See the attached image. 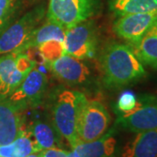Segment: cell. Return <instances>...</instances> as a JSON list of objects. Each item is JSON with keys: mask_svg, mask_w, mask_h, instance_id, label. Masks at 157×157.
Wrapping results in <instances>:
<instances>
[{"mask_svg": "<svg viewBox=\"0 0 157 157\" xmlns=\"http://www.w3.org/2000/svg\"><path fill=\"white\" fill-rule=\"evenodd\" d=\"M101 68L107 86L117 87L130 84L145 76L142 63L128 45L112 43L101 56Z\"/></svg>", "mask_w": 157, "mask_h": 157, "instance_id": "obj_1", "label": "cell"}, {"mask_svg": "<svg viewBox=\"0 0 157 157\" xmlns=\"http://www.w3.org/2000/svg\"><path fill=\"white\" fill-rule=\"evenodd\" d=\"M42 9H36L24 17L0 35V54L23 52L28 49V43L43 17Z\"/></svg>", "mask_w": 157, "mask_h": 157, "instance_id": "obj_4", "label": "cell"}, {"mask_svg": "<svg viewBox=\"0 0 157 157\" xmlns=\"http://www.w3.org/2000/svg\"><path fill=\"white\" fill-rule=\"evenodd\" d=\"M6 23V21H4V20H0V29H1V27L4 25V24Z\"/></svg>", "mask_w": 157, "mask_h": 157, "instance_id": "obj_26", "label": "cell"}, {"mask_svg": "<svg viewBox=\"0 0 157 157\" xmlns=\"http://www.w3.org/2000/svg\"><path fill=\"white\" fill-rule=\"evenodd\" d=\"M16 0H0V20L6 21L15 6Z\"/></svg>", "mask_w": 157, "mask_h": 157, "instance_id": "obj_22", "label": "cell"}, {"mask_svg": "<svg viewBox=\"0 0 157 157\" xmlns=\"http://www.w3.org/2000/svg\"><path fill=\"white\" fill-rule=\"evenodd\" d=\"M111 11L119 17L157 11V0H112Z\"/></svg>", "mask_w": 157, "mask_h": 157, "instance_id": "obj_17", "label": "cell"}, {"mask_svg": "<svg viewBox=\"0 0 157 157\" xmlns=\"http://www.w3.org/2000/svg\"><path fill=\"white\" fill-rule=\"evenodd\" d=\"M132 49L141 63L157 68V24L132 46Z\"/></svg>", "mask_w": 157, "mask_h": 157, "instance_id": "obj_16", "label": "cell"}, {"mask_svg": "<svg viewBox=\"0 0 157 157\" xmlns=\"http://www.w3.org/2000/svg\"><path fill=\"white\" fill-rule=\"evenodd\" d=\"M21 108L10 100H0V146L13 141L22 128Z\"/></svg>", "mask_w": 157, "mask_h": 157, "instance_id": "obj_11", "label": "cell"}, {"mask_svg": "<svg viewBox=\"0 0 157 157\" xmlns=\"http://www.w3.org/2000/svg\"><path fill=\"white\" fill-rule=\"evenodd\" d=\"M30 132L33 136L39 151L56 147V135L50 125L43 121H35L32 125Z\"/></svg>", "mask_w": 157, "mask_h": 157, "instance_id": "obj_19", "label": "cell"}, {"mask_svg": "<svg viewBox=\"0 0 157 157\" xmlns=\"http://www.w3.org/2000/svg\"><path fill=\"white\" fill-rule=\"evenodd\" d=\"M64 48L67 54L80 60L93 58L96 51L94 30L85 21L67 29L64 39Z\"/></svg>", "mask_w": 157, "mask_h": 157, "instance_id": "obj_7", "label": "cell"}, {"mask_svg": "<svg viewBox=\"0 0 157 157\" xmlns=\"http://www.w3.org/2000/svg\"><path fill=\"white\" fill-rule=\"evenodd\" d=\"M156 24L157 11L129 14L119 17L114 22L113 31L133 46Z\"/></svg>", "mask_w": 157, "mask_h": 157, "instance_id": "obj_8", "label": "cell"}, {"mask_svg": "<svg viewBox=\"0 0 157 157\" xmlns=\"http://www.w3.org/2000/svg\"><path fill=\"white\" fill-rule=\"evenodd\" d=\"M117 123L136 134L157 130V97L138 100L132 111L120 114Z\"/></svg>", "mask_w": 157, "mask_h": 157, "instance_id": "obj_6", "label": "cell"}, {"mask_svg": "<svg viewBox=\"0 0 157 157\" xmlns=\"http://www.w3.org/2000/svg\"><path fill=\"white\" fill-rule=\"evenodd\" d=\"M46 64L57 78L67 83H83L89 76V70L84 63L67 53Z\"/></svg>", "mask_w": 157, "mask_h": 157, "instance_id": "obj_10", "label": "cell"}, {"mask_svg": "<svg viewBox=\"0 0 157 157\" xmlns=\"http://www.w3.org/2000/svg\"><path fill=\"white\" fill-rule=\"evenodd\" d=\"M17 56V52H14L0 57V97L12 94L26 76L16 67Z\"/></svg>", "mask_w": 157, "mask_h": 157, "instance_id": "obj_12", "label": "cell"}, {"mask_svg": "<svg viewBox=\"0 0 157 157\" xmlns=\"http://www.w3.org/2000/svg\"><path fill=\"white\" fill-rule=\"evenodd\" d=\"M35 152H40L30 131L21 128L15 140L0 146V157H25Z\"/></svg>", "mask_w": 157, "mask_h": 157, "instance_id": "obj_14", "label": "cell"}, {"mask_svg": "<svg viewBox=\"0 0 157 157\" xmlns=\"http://www.w3.org/2000/svg\"><path fill=\"white\" fill-rule=\"evenodd\" d=\"M122 157H157V130L138 133L124 147Z\"/></svg>", "mask_w": 157, "mask_h": 157, "instance_id": "obj_13", "label": "cell"}, {"mask_svg": "<svg viewBox=\"0 0 157 157\" xmlns=\"http://www.w3.org/2000/svg\"><path fill=\"white\" fill-rule=\"evenodd\" d=\"M66 157H80L78 155V154L77 152L75 151L74 149H73V151L71 152H68V154L67 155V156Z\"/></svg>", "mask_w": 157, "mask_h": 157, "instance_id": "obj_24", "label": "cell"}, {"mask_svg": "<svg viewBox=\"0 0 157 157\" xmlns=\"http://www.w3.org/2000/svg\"><path fill=\"white\" fill-rule=\"evenodd\" d=\"M95 0H49L48 20L65 30L84 22L93 14Z\"/></svg>", "mask_w": 157, "mask_h": 157, "instance_id": "obj_5", "label": "cell"}, {"mask_svg": "<svg viewBox=\"0 0 157 157\" xmlns=\"http://www.w3.org/2000/svg\"><path fill=\"white\" fill-rule=\"evenodd\" d=\"M86 101V98L83 94L65 90L58 95L52 108L53 128L59 135L66 139L73 149L78 144V115Z\"/></svg>", "mask_w": 157, "mask_h": 157, "instance_id": "obj_2", "label": "cell"}, {"mask_svg": "<svg viewBox=\"0 0 157 157\" xmlns=\"http://www.w3.org/2000/svg\"><path fill=\"white\" fill-rule=\"evenodd\" d=\"M115 145L116 140L109 133L94 141L78 143L73 149L80 157H111Z\"/></svg>", "mask_w": 157, "mask_h": 157, "instance_id": "obj_15", "label": "cell"}, {"mask_svg": "<svg viewBox=\"0 0 157 157\" xmlns=\"http://www.w3.org/2000/svg\"><path fill=\"white\" fill-rule=\"evenodd\" d=\"M46 86V77L34 67L25 76L21 84L10 94V101L25 107L26 104L36 103L43 94Z\"/></svg>", "mask_w": 157, "mask_h": 157, "instance_id": "obj_9", "label": "cell"}, {"mask_svg": "<svg viewBox=\"0 0 157 157\" xmlns=\"http://www.w3.org/2000/svg\"><path fill=\"white\" fill-rule=\"evenodd\" d=\"M40 157H66L68 154L67 151L62 150L58 147H51L39 152Z\"/></svg>", "mask_w": 157, "mask_h": 157, "instance_id": "obj_23", "label": "cell"}, {"mask_svg": "<svg viewBox=\"0 0 157 157\" xmlns=\"http://www.w3.org/2000/svg\"><path fill=\"white\" fill-rule=\"evenodd\" d=\"M42 58L46 62L56 59L66 53L64 48V43L58 40H50L41 44L38 46Z\"/></svg>", "mask_w": 157, "mask_h": 157, "instance_id": "obj_20", "label": "cell"}, {"mask_svg": "<svg viewBox=\"0 0 157 157\" xmlns=\"http://www.w3.org/2000/svg\"><path fill=\"white\" fill-rule=\"evenodd\" d=\"M65 33L66 30L62 26L48 20L46 24L40 27H38L34 32L32 39L29 41L28 48L33 46H39L41 44L50 40H58L64 43Z\"/></svg>", "mask_w": 157, "mask_h": 157, "instance_id": "obj_18", "label": "cell"}, {"mask_svg": "<svg viewBox=\"0 0 157 157\" xmlns=\"http://www.w3.org/2000/svg\"><path fill=\"white\" fill-rule=\"evenodd\" d=\"M138 100L132 92H125L121 94L117 102V108L120 113H125L132 111L137 105Z\"/></svg>", "mask_w": 157, "mask_h": 157, "instance_id": "obj_21", "label": "cell"}, {"mask_svg": "<svg viewBox=\"0 0 157 157\" xmlns=\"http://www.w3.org/2000/svg\"><path fill=\"white\" fill-rule=\"evenodd\" d=\"M111 122L110 114L98 101H86L80 110L77 126L78 143L90 142L105 135Z\"/></svg>", "mask_w": 157, "mask_h": 157, "instance_id": "obj_3", "label": "cell"}, {"mask_svg": "<svg viewBox=\"0 0 157 157\" xmlns=\"http://www.w3.org/2000/svg\"><path fill=\"white\" fill-rule=\"evenodd\" d=\"M25 157H40V153L39 152H35V153H32L28 155L27 156Z\"/></svg>", "mask_w": 157, "mask_h": 157, "instance_id": "obj_25", "label": "cell"}]
</instances>
